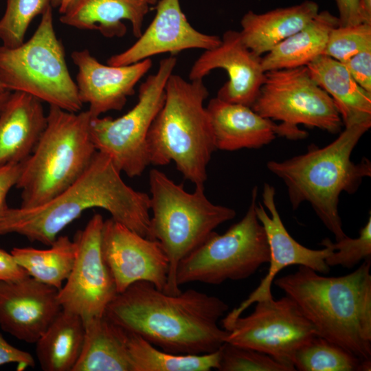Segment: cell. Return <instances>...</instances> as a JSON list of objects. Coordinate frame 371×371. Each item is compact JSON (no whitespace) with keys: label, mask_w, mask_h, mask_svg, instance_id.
I'll list each match as a JSON object with an SVG mask.
<instances>
[{"label":"cell","mask_w":371,"mask_h":371,"mask_svg":"<svg viewBox=\"0 0 371 371\" xmlns=\"http://www.w3.org/2000/svg\"><path fill=\"white\" fill-rule=\"evenodd\" d=\"M208 95L203 79L187 81L172 73L166 85L164 104L147 136L150 164L174 162L195 186H204L208 164L216 150L203 105Z\"/></svg>","instance_id":"cell-5"},{"label":"cell","mask_w":371,"mask_h":371,"mask_svg":"<svg viewBox=\"0 0 371 371\" xmlns=\"http://www.w3.org/2000/svg\"><path fill=\"white\" fill-rule=\"evenodd\" d=\"M58 292L30 276L0 282V328L18 339L36 343L62 309Z\"/></svg>","instance_id":"cell-19"},{"label":"cell","mask_w":371,"mask_h":371,"mask_svg":"<svg viewBox=\"0 0 371 371\" xmlns=\"http://www.w3.org/2000/svg\"><path fill=\"white\" fill-rule=\"evenodd\" d=\"M228 309L221 298L196 289L170 295L138 281L118 293L104 315L162 350L202 355L226 341L229 331L220 328L218 321Z\"/></svg>","instance_id":"cell-1"},{"label":"cell","mask_w":371,"mask_h":371,"mask_svg":"<svg viewBox=\"0 0 371 371\" xmlns=\"http://www.w3.org/2000/svg\"><path fill=\"white\" fill-rule=\"evenodd\" d=\"M226 341L267 354L295 370V352L316 336L313 326L296 304L285 295L256 302L254 311L230 326Z\"/></svg>","instance_id":"cell-12"},{"label":"cell","mask_w":371,"mask_h":371,"mask_svg":"<svg viewBox=\"0 0 371 371\" xmlns=\"http://www.w3.org/2000/svg\"><path fill=\"white\" fill-rule=\"evenodd\" d=\"M368 49H371V24L338 25L330 31L323 55L341 63Z\"/></svg>","instance_id":"cell-33"},{"label":"cell","mask_w":371,"mask_h":371,"mask_svg":"<svg viewBox=\"0 0 371 371\" xmlns=\"http://www.w3.org/2000/svg\"><path fill=\"white\" fill-rule=\"evenodd\" d=\"M319 12L318 4L309 0L264 13L249 10L241 19L239 32L245 45L261 56L301 30Z\"/></svg>","instance_id":"cell-23"},{"label":"cell","mask_w":371,"mask_h":371,"mask_svg":"<svg viewBox=\"0 0 371 371\" xmlns=\"http://www.w3.org/2000/svg\"><path fill=\"white\" fill-rule=\"evenodd\" d=\"M341 63L359 86L371 93V49L360 52Z\"/></svg>","instance_id":"cell-35"},{"label":"cell","mask_w":371,"mask_h":371,"mask_svg":"<svg viewBox=\"0 0 371 371\" xmlns=\"http://www.w3.org/2000/svg\"><path fill=\"white\" fill-rule=\"evenodd\" d=\"M126 331L132 371H210L218 368L221 348L202 355H178L159 350L142 337Z\"/></svg>","instance_id":"cell-29"},{"label":"cell","mask_w":371,"mask_h":371,"mask_svg":"<svg viewBox=\"0 0 371 371\" xmlns=\"http://www.w3.org/2000/svg\"><path fill=\"white\" fill-rule=\"evenodd\" d=\"M71 57L78 68L76 83L79 98L89 105L93 117L122 110L153 65L150 58L123 66L104 65L86 49L74 51Z\"/></svg>","instance_id":"cell-18"},{"label":"cell","mask_w":371,"mask_h":371,"mask_svg":"<svg viewBox=\"0 0 371 371\" xmlns=\"http://www.w3.org/2000/svg\"><path fill=\"white\" fill-rule=\"evenodd\" d=\"M339 11V25L348 26L363 23L359 0H335Z\"/></svg>","instance_id":"cell-39"},{"label":"cell","mask_w":371,"mask_h":371,"mask_svg":"<svg viewBox=\"0 0 371 371\" xmlns=\"http://www.w3.org/2000/svg\"><path fill=\"white\" fill-rule=\"evenodd\" d=\"M359 8L363 23L371 24V0H359Z\"/></svg>","instance_id":"cell-40"},{"label":"cell","mask_w":371,"mask_h":371,"mask_svg":"<svg viewBox=\"0 0 371 371\" xmlns=\"http://www.w3.org/2000/svg\"><path fill=\"white\" fill-rule=\"evenodd\" d=\"M90 112H71L49 106L46 126L32 154L22 162L16 187L23 207L47 203L73 183L95 153Z\"/></svg>","instance_id":"cell-6"},{"label":"cell","mask_w":371,"mask_h":371,"mask_svg":"<svg viewBox=\"0 0 371 371\" xmlns=\"http://www.w3.org/2000/svg\"><path fill=\"white\" fill-rule=\"evenodd\" d=\"M97 207L150 239V196L128 186L111 159L98 151L85 171L47 203L32 207H8L0 218V235L15 233L49 246L85 211Z\"/></svg>","instance_id":"cell-2"},{"label":"cell","mask_w":371,"mask_h":371,"mask_svg":"<svg viewBox=\"0 0 371 371\" xmlns=\"http://www.w3.org/2000/svg\"><path fill=\"white\" fill-rule=\"evenodd\" d=\"M6 91V89L3 87L2 84L0 82V91Z\"/></svg>","instance_id":"cell-44"},{"label":"cell","mask_w":371,"mask_h":371,"mask_svg":"<svg viewBox=\"0 0 371 371\" xmlns=\"http://www.w3.org/2000/svg\"><path fill=\"white\" fill-rule=\"evenodd\" d=\"M49 6L31 38L15 47L0 46V82L10 91L32 95L49 106L71 112L83 104L69 71Z\"/></svg>","instance_id":"cell-8"},{"label":"cell","mask_w":371,"mask_h":371,"mask_svg":"<svg viewBox=\"0 0 371 371\" xmlns=\"http://www.w3.org/2000/svg\"><path fill=\"white\" fill-rule=\"evenodd\" d=\"M150 239L158 240L168 259L166 293L177 295L181 291L177 283V269L180 261L199 247L227 221L236 211L212 203L206 196L204 186H195L192 192L184 190L165 173L153 169L149 172Z\"/></svg>","instance_id":"cell-7"},{"label":"cell","mask_w":371,"mask_h":371,"mask_svg":"<svg viewBox=\"0 0 371 371\" xmlns=\"http://www.w3.org/2000/svg\"><path fill=\"white\" fill-rule=\"evenodd\" d=\"M147 0H74L61 14L62 23L80 30H97L107 38L122 37L128 21L134 36L142 33L144 17L149 10Z\"/></svg>","instance_id":"cell-22"},{"label":"cell","mask_w":371,"mask_h":371,"mask_svg":"<svg viewBox=\"0 0 371 371\" xmlns=\"http://www.w3.org/2000/svg\"><path fill=\"white\" fill-rule=\"evenodd\" d=\"M275 194L274 188L265 183L262 193V202L270 214L260 203L258 205L256 203L255 207L257 218L264 227L269 245L268 272L247 298L222 319V327L226 330L251 304L273 297L272 283L278 273L285 267L291 265L304 266L322 274H327L330 271V267L325 260L332 249L325 246L321 249H313L295 240L282 223L276 205Z\"/></svg>","instance_id":"cell-14"},{"label":"cell","mask_w":371,"mask_h":371,"mask_svg":"<svg viewBox=\"0 0 371 371\" xmlns=\"http://www.w3.org/2000/svg\"><path fill=\"white\" fill-rule=\"evenodd\" d=\"M293 364L300 371H370L371 360H363L342 347L315 336L295 353Z\"/></svg>","instance_id":"cell-30"},{"label":"cell","mask_w":371,"mask_h":371,"mask_svg":"<svg viewBox=\"0 0 371 371\" xmlns=\"http://www.w3.org/2000/svg\"><path fill=\"white\" fill-rule=\"evenodd\" d=\"M371 122L345 126L330 144H312L307 152L282 161H269L268 170L285 184L293 210L308 202L336 240L347 236L338 211L339 196L357 191L365 177L371 176V162L362 158L355 163L352 153Z\"/></svg>","instance_id":"cell-4"},{"label":"cell","mask_w":371,"mask_h":371,"mask_svg":"<svg viewBox=\"0 0 371 371\" xmlns=\"http://www.w3.org/2000/svg\"><path fill=\"white\" fill-rule=\"evenodd\" d=\"M306 67L333 99L345 126L371 122V93L359 86L340 62L321 55Z\"/></svg>","instance_id":"cell-24"},{"label":"cell","mask_w":371,"mask_h":371,"mask_svg":"<svg viewBox=\"0 0 371 371\" xmlns=\"http://www.w3.org/2000/svg\"><path fill=\"white\" fill-rule=\"evenodd\" d=\"M219 371H291L271 356L225 342L221 347Z\"/></svg>","instance_id":"cell-34"},{"label":"cell","mask_w":371,"mask_h":371,"mask_svg":"<svg viewBox=\"0 0 371 371\" xmlns=\"http://www.w3.org/2000/svg\"><path fill=\"white\" fill-rule=\"evenodd\" d=\"M262 57L243 43L239 31H226L218 45L206 49L192 65L190 80L203 79L211 71L225 69L229 76L218 91L221 100L251 107L264 81Z\"/></svg>","instance_id":"cell-16"},{"label":"cell","mask_w":371,"mask_h":371,"mask_svg":"<svg viewBox=\"0 0 371 371\" xmlns=\"http://www.w3.org/2000/svg\"><path fill=\"white\" fill-rule=\"evenodd\" d=\"M74 0H52L51 5L53 8L58 10L59 12L63 14Z\"/></svg>","instance_id":"cell-41"},{"label":"cell","mask_w":371,"mask_h":371,"mask_svg":"<svg viewBox=\"0 0 371 371\" xmlns=\"http://www.w3.org/2000/svg\"><path fill=\"white\" fill-rule=\"evenodd\" d=\"M320 245L332 249L325 260L329 267L341 266L350 269L361 261L371 260V216L360 229L357 238L346 236L335 243L326 238Z\"/></svg>","instance_id":"cell-32"},{"label":"cell","mask_w":371,"mask_h":371,"mask_svg":"<svg viewBox=\"0 0 371 371\" xmlns=\"http://www.w3.org/2000/svg\"><path fill=\"white\" fill-rule=\"evenodd\" d=\"M22 168V163L12 164L0 167V218L8 207L7 196L16 186Z\"/></svg>","instance_id":"cell-37"},{"label":"cell","mask_w":371,"mask_h":371,"mask_svg":"<svg viewBox=\"0 0 371 371\" xmlns=\"http://www.w3.org/2000/svg\"><path fill=\"white\" fill-rule=\"evenodd\" d=\"M176 65L174 55L162 59L157 71L140 85L137 104L122 116L91 118L90 133L96 150L129 177L142 175L150 164L148 133L164 104L166 85Z\"/></svg>","instance_id":"cell-11"},{"label":"cell","mask_w":371,"mask_h":371,"mask_svg":"<svg viewBox=\"0 0 371 371\" xmlns=\"http://www.w3.org/2000/svg\"><path fill=\"white\" fill-rule=\"evenodd\" d=\"M149 5H155L157 3L159 0H147Z\"/></svg>","instance_id":"cell-43"},{"label":"cell","mask_w":371,"mask_h":371,"mask_svg":"<svg viewBox=\"0 0 371 371\" xmlns=\"http://www.w3.org/2000/svg\"><path fill=\"white\" fill-rule=\"evenodd\" d=\"M251 109L280 121V136L290 139L306 137L299 124L333 134L344 124L333 99L313 80L306 66L266 71Z\"/></svg>","instance_id":"cell-10"},{"label":"cell","mask_w":371,"mask_h":371,"mask_svg":"<svg viewBox=\"0 0 371 371\" xmlns=\"http://www.w3.org/2000/svg\"><path fill=\"white\" fill-rule=\"evenodd\" d=\"M12 363H17L19 371L35 366L34 359L30 353L12 346L0 334V366Z\"/></svg>","instance_id":"cell-36"},{"label":"cell","mask_w":371,"mask_h":371,"mask_svg":"<svg viewBox=\"0 0 371 371\" xmlns=\"http://www.w3.org/2000/svg\"><path fill=\"white\" fill-rule=\"evenodd\" d=\"M155 16L137 41L122 52L107 60L112 66L133 64L151 56L188 49H212L221 38L203 34L194 29L183 12L179 0H159Z\"/></svg>","instance_id":"cell-17"},{"label":"cell","mask_w":371,"mask_h":371,"mask_svg":"<svg viewBox=\"0 0 371 371\" xmlns=\"http://www.w3.org/2000/svg\"><path fill=\"white\" fill-rule=\"evenodd\" d=\"M101 250L117 293L138 281L164 290L168 259L158 240L144 237L111 217L104 220Z\"/></svg>","instance_id":"cell-15"},{"label":"cell","mask_w":371,"mask_h":371,"mask_svg":"<svg viewBox=\"0 0 371 371\" xmlns=\"http://www.w3.org/2000/svg\"><path fill=\"white\" fill-rule=\"evenodd\" d=\"M370 260L354 271L326 276L299 266L273 280L313 326L317 336L371 360Z\"/></svg>","instance_id":"cell-3"},{"label":"cell","mask_w":371,"mask_h":371,"mask_svg":"<svg viewBox=\"0 0 371 371\" xmlns=\"http://www.w3.org/2000/svg\"><path fill=\"white\" fill-rule=\"evenodd\" d=\"M103 223L102 216L95 214L85 228L76 232L74 264L58 292L62 310L78 315L84 323L103 316L108 304L117 294L114 279L102 254Z\"/></svg>","instance_id":"cell-13"},{"label":"cell","mask_w":371,"mask_h":371,"mask_svg":"<svg viewBox=\"0 0 371 371\" xmlns=\"http://www.w3.org/2000/svg\"><path fill=\"white\" fill-rule=\"evenodd\" d=\"M52 0H6V8L0 19V40L6 47H15L25 41L32 20L51 5Z\"/></svg>","instance_id":"cell-31"},{"label":"cell","mask_w":371,"mask_h":371,"mask_svg":"<svg viewBox=\"0 0 371 371\" xmlns=\"http://www.w3.org/2000/svg\"><path fill=\"white\" fill-rule=\"evenodd\" d=\"M85 323L62 310L36 341V354L44 371H72L83 345Z\"/></svg>","instance_id":"cell-27"},{"label":"cell","mask_w":371,"mask_h":371,"mask_svg":"<svg viewBox=\"0 0 371 371\" xmlns=\"http://www.w3.org/2000/svg\"><path fill=\"white\" fill-rule=\"evenodd\" d=\"M339 19L327 10L319 12L301 30L277 45L262 57L266 71L306 66L323 55L330 31Z\"/></svg>","instance_id":"cell-26"},{"label":"cell","mask_w":371,"mask_h":371,"mask_svg":"<svg viewBox=\"0 0 371 371\" xmlns=\"http://www.w3.org/2000/svg\"><path fill=\"white\" fill-rule=\"evenodd\" d=\"M49 246L45 249L14 247L11 254L29 276L59 290L74 264L76 243L67 236H60Z\"/></svg>","instance_id":"cell-28"},{"label":"cell","mask_w":371,"mask_h":371,"mask_svg":"<svg viewBox=\"0 0 371 371\" xmlns=\"http://www.w3.org/2000/svg\"><path fill=\"white\" fill-rule=\"evenodd\" d=\"M80 357L72 371H132L126 331L104 315L85 322Z\"/></svg>","instance_id":"cell-25"},{"label":"cell","mask_w":371,"mask_h":371,"mask_svg":"<svg viewBox=\"0 0 371 371\" xmlns=\"http://www.w3.org/2000/svg\"><path fill=\"white\" fill-rule=\"evenodd\" d=\"M28 276L11 252L0 249V282L18 281Z\"/></svg>","instance_id":"cell-38"},{"label":"cell","mask_w":371,"mask_h":371,"mask_svg":"<svg viewBox=\"0 0 371 371\" xmlns=\"http://www.w3.org/2000/svg\"><path fill=\"white\" fill-rule=\"evenodd\" d=\"M258 188L251 192V203L243 218L224 234L214 232L177 267L179 286L190 282L220 284L227 280H243L269 261L265 232L257 218Z\"/></svg>","instance_id":"cell-9"},{"label":"cell","mask_w":371,"mask_h":371,"mask_svg":"<svg viewBox=\"0 0 371 371\" xmlns=\"http://www.w3.org/2000/svg\"><path fill=\"white\" fill-rule=\"evenodd\" d=\"M206 110L216 149L233 151L258 148L280 136L278 124L250 106L216 97L210 100Z\"/></svg>","instance_id":"cell-20"},{"label":"cell","mask_w":371,"mask_h":371,"mask_svg":"<svg viewBox=\"0 0 371 371\" xmlns=\"http://www.w3.org/2000/svg\"><path fill=\"white\" fill-rule=\"evenodd\" d=\"M42 101L12 91L0 113V167L19 164L32 154L47 124Z\"/></svg>","instance_id":"cell-21"},{"label":"cell","mask_w":371,"mask_h":371,"mask_svg":"<svg viewBox=\"0 0 371 371\" xmlns=\"http://www.w3.org/2000/svg\"><path fill=\"white\" fill-rule=\"evenodd\" d=\"M12 91H0V113L5 104L7 100H8L10 95Z\"/></svg>","instance_id":"cell-42"}]
</instances>
